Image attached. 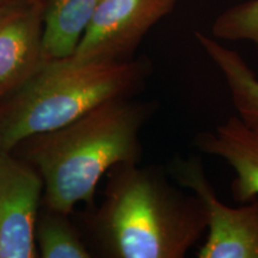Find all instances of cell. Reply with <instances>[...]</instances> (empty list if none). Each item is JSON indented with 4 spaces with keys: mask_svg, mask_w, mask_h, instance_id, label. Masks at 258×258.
Masks as SVG:
<instances>
[{
    "mask_svg": "<svg viewBox=\"0 0 258 258\" xmlns=\"http://www.w3.org/2000/svg\"><path fill=\"white\" fill-rule=\"evenodd\" d=\"M200 47L214 62L230 92L232 104L240 121L258 135V77L238 51L224 46L217 38L196 31Z\"/></svg>",
    "mask_w": 258,
    "mask_h": 258,
    "instance_id": "9",
    "label": "cell"
},
{
    "mask_svg": "<svg viewBox=\"0 0 258 258\" xmlns=\"http://www.w3.org/2000/svg\"><path fill=\"white\" fill-rule=\"evenodd\" d=\"M43 0L0 4V99L17 91L47 62L43 51Z\"/></svg>",
    "mask_w": 258,
    "mask_h": 258,
    "instance_id": "7",
    "label": "cell"
},
{
    "mask_svg": "<svg viewBox=\"0 0 258 258\" xmlns=\"http://www.w3.org/2000/svg\"><path fill=\"white\" fill-rule=\"evenodd\" d=\"M153 66L146 56L129 61L48 60L22 88L0 120V151L55 131L98 105L137 97L146 86Z\"/></svg>",
    "mask_w": 258,
    "mask_h": 258,
    "instance_id": "3",
    "label": "cell"
},
{
    "mask_svg": "<svg viewBox=\"0 0 258 258\" xmlns=\"http://www.w3.org/2000/svg\"><path fill=\"white\" fill-rule=\"evenodd\" d=\"M104 201L90 218L102 256L184 258L206 234L207 211L166 167L124 163L106 172Z\"/></svg>",
    "mask_w": 258,
    "mask_h": 258,
    "instance_id": "1",
    "label": "cell"
},
{
    "mask_svg": "<svg viewBox=\"0 0 258 258\" xmlns=\"http://www.w3.org/2000/svg\"><path fill=\"white\" fill-rule=\"evenodd\" d=\"M70 214L48 208L36 222L35 241L43 258H90L91 252L69 219Z\"/></svg>",
    "mask_w": 258,
    "mask_h": 258,
    "instance_id": "11",
    "label": "cell"
},
{
    "mask_svg": "<svg viewBox=\"0 0 258 258\" xmlns=\"http://www.w3.org/2000/svg\"><path fill=\"white\" fill-rule=\"evenodd\" d=\"M9 153L0 151V258H34L43 179Z\"/></svg>",
    "mask_w": 258,
    "mask_h": 258,
    "instance_id": "6",
    "label": "cell"
},
{
    "mask_svg": "<svg viewBox=\"0 0 258 258\" xmlns=\"http://www.w3.org/2000/svg\"><path fill=\"white\" fill-rule=\"evenodd\" d=\"M212 36L224 41L252 42L258 55V0H247L221 12L212 24Z\"/></svg>",
    "mask_w": 258,
    "mask_h": 258,
    "instance_id": "12",
    "label": "cell"
},
{
    "mask_svg": "<svg viewBox=\"0 0 258 258\" xmlns=\"http://www.w3.org/2000/svg\"><path fill=\"white\" fill-rule=\"evenodd\" d=\"M200 152L225 160L234 171L231 194L235 202L245 203L258 196V135L237 115L213 132H200L194 138Z\"/></svg>",
    "mask_w": 258,
    "mask_h": 258,
    "instance_id": "8",
    "label": "cell"
},
{
    "mask_svg": "<svg viewBox=\"0 0 258 258\" xmlns=\"http://www.w3.org/2000/svg\"><path fill=\"white\" fill-rule=\"evenodd\" d=\"M166 171L176 184L195 194L207 211V235L196 256L258 258V196L238 207L225 205L196 156H175Z\"/></svg>",
    "mask_w": 258,
    "mask_h": 258,
    "instance_id": "4",
    "label": "cell"
},
{
    "mask_svg": "<svg viewBox=\"0 0 258 258\" xmlns=\"http://www.w3.org/2000/svg\"><path fill=\"white\" fill-rule=\"evenodd\" d=\"M178 0H101L69 59L129 61L154 25L176 9Z\"/></svg>",
    "mask_w": 258,
    "mask_h": 258,
    "instance_id": "5",
    "label": "cell"
},
{
    "mask_svg": "<svg viewBox=\"0 0 258 258\" xmlns=\"http://www.w3.org/2000/svg\"><path fill=\"white\" fill-rule=\"evenodd\" d=\"M5 2H9V0H0V4H3V3H5Z\"/></svg>",
    "mask_w": 258,
    "mask_h": 258,
    "instance_id": "13",
    "label": "cell"
},
{
    "mask_svg": "<svg viewBox=\"0 0 258 258\" xmlns=\"http://www.w3.org/2000/svg\"><path fill=\"white\" fill-rule=\"evenodd\" d=\"M156 111L154 102L118 97L31 138L30 160L43 179L47 207L71 214L79 202L92 206L99 180L112 166L141 163V132Z\"/></svg>",
    "mask_w": 258,
    "mask_h": 258,
    "instance_id": "2",
    "label": "cell"
},
{
    "mask_svg": "<svg viewBox=\"0 0 258 258\" xmlns=\"http://www.w3.org/2000/svg\"><path fill=\"white\" fill-rule=\"evenodd\" d=\"M101 0H43V51L47 60L72 55Z\"/></svg>",
    "mask_w": 258,
    "mask_h": 258,
    "instance_id": "10",
    "label": "cell"
}]
</instances>
